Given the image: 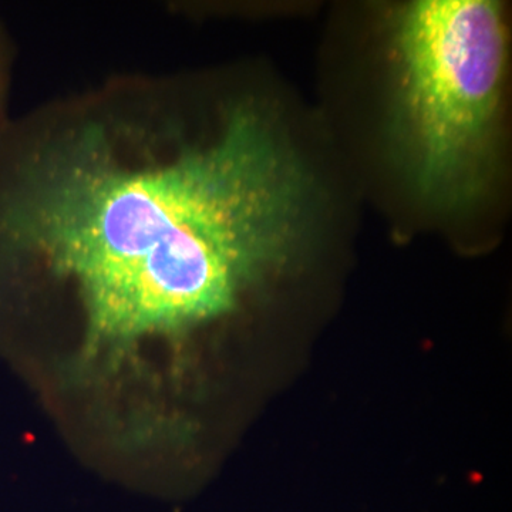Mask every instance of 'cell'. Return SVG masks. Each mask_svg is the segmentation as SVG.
<instances>
[{
  "instance_id": "cell-3",
  "label": "cell",
  "mask_w": 512,
  "mask_h": 512,
  "mask_svg": "<svg viewBox=\"0 0 512 512\" xmlns=\"http://www.w3.org/2000/svg\"><path fill=\"white\" fill-rule=\"evenodd\" d=\"M13 49L8 30L0 20V133L9 123L10 89H12Z\"/></svg>"
},
{
  "instance_id": "cell-2",
  "label": "cell",
  "mask_w": 512,
  "mask_h": 512,
  "mask_svg": "<svg viewBox=\"0 0 512 512\" xmlns=\"http://www.w3.org/2000/svg\"><path fill=\"white\" fill-rule=\"evenodd\" d=\"M396 134L421 197L473 200L487 173L507 56L503 13L488 0L404 6L394 33Z\"/></svg>"
},
{
  "instance_id": "cell-1",
  "label": "cell",
  "mask_w": 512,
  "mask_h": 512,
  "mask_svg": "<svg viewBox=\"0 0 512 512\" xmlns=\"http://www.w3.org/2000/svg\"><path fill=\"white\" fill-rule=\"evenodd\" d=\"M312 175L265 100L123 74L0 133V313L49 293L92 345L184 339L292 261Z\"/></svg>"
}]
</instances>
